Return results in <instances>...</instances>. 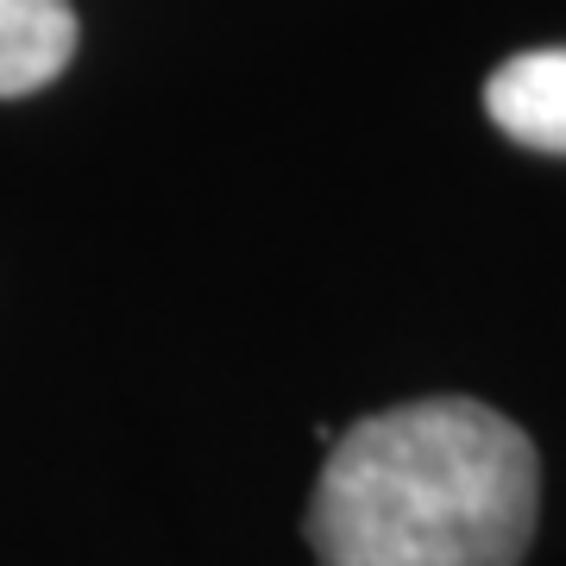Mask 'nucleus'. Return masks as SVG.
<instances>
[{
    "instance_id": "obj_1",
    "label": "nucleus",
    "mask_w": 566,
    "mask_h": 566,
    "mask_svg": "<svg viewBox=\"0 0 566 566\" xmlns=\"http://www.w3.org/2000/svg\"><path fill=\"white\" fill-rule=\"evenodd\" d=\"M542 460L523 428L472 397L365 416L327 447L308 497L315 566H523Z\"/></svg>"
},
{
    "instance_id": "obj_2",
    "label": "nucleus",
    "mask_w": 566,
    "mask_h": 566,
    "mask_svg": "<svg viewBox=\"0 0 566 566\" xmlns=\"http://www.w3.org/2000/svg\"><path fill=\"white\" fill-rule=\"evenodd\" d=\"M485 114L504 139L566 158V51H523L491 70Z\"/></svg>"
},
{
    "instance_id": "obj_3",
    "label": "nucleus",
    "mask_w": 566,
    "mask_h": 566,
    "mask_svg": "<svg viewBox=\"0 0 566 566\" xmlns=\"http://www.w3.org/2000/svg\"><path fill=\"white\" fill-rule=\"evenodd\" d=\"M76 57L70 0H0V102L39 95Z\"/></svg>"
}]
</instances>
